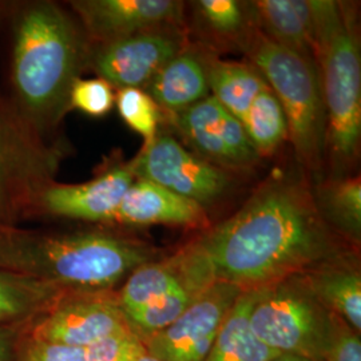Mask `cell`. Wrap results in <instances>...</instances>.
Returning <instances> with one entry per match:
<instances>
[{
  "label": "cell",
  "instance_id": "6da1fadb",
  "mask_svg": "<svg viewBox=\"0 0 361 361\" xmlns=\"http://www.w3.org/2000/svg\"><path fill=\"white\" fill-rule=\"evenodd\" d=\"M219 281L262 289L343 256L308 188L267 180L231 219L198 238Z\"/></svg>",
  "mask_w": 361,
  "mask_h": 361
},
{
  "label": "cell",
  "instance_id": "7c38bea8",
  "mask_svg": "<svg viewBox=\"0 0 361 361\" xmlns=\"http://www.w3.org/2000/svg\"><path fill=\"white\" fill-rule=\"evenodd\" d=\"M90 44L158 28H183L180 0H74L68 3Z\"/></svg>",
  "mask_w": 361,
  "mask_h": 361
},
{
  "label": "cell",
  "instance_id": "d6a6232c",
  "mask_svg": "<svg viewBox=\"0 0 361 361\" xmlns=\"http://www.w3.org/2000/svg\"><path fill=\"white\" fill-rule=\"evenodd\" d=\"M271 361H319L307 359V357H300V356H293V355H280L276 359Z\"/></svg>",
  "mask_w": 361,
  "mask_h": 361
},
{
  "label": "cell",
  "instance_id": "44dd1931",
  "mask_svg": "<svg viewBox=\"0 0 361 361\" xmlns=\"http://www.w3.org/2000/svg\"><path fill=\"white\" fill-rule=\"evenodd\" d=\"M202 58L210 95L243 123L250 104L268 83L252 65L216 56Z\"/></svg>",
  "mask_w": 361,
  "mask_h": 361
},
{
  "label": "cell",
  "instance_id": "4dcf8cb0",
  "mask_svg": "<svg viewBox=\"0 0 361 361\" xmlns=\"http://www.w3.org/2000/svg\"><path fill=\"white\" fill-rule=\"evenodd\" d=\"M25 324L0 325V361H15Z\"/></svg>",
  "mask_w": 361,
  "mask_h": 361
},
{
  "label": "cell",
  "instance_id": "8fae6325",
  "mask_svg": "<svg viewBox=\"0 0 361 361\" xmlns=\"http://www.w3.org/2000/svg\"><path fill=\"white\" fill-rule=\"evenodd\" d=\"M241 292L235 285L217 280L180 317L142 340L146 352L162 361L205 360Z\"/></svg>",
  "mask_w": 361,
  "mask_h": 361
},
{
  "label": "cell",
  "instance_id": "30bf717a",
  "mask_svg": "<svg viewBox=\"0 0 361 361\" xmlns=\"http://www.w3.org/2000/svg\"><path fill=\"white\" fill-rule=\"evenodd\" d=\"M186 49L182 28L143 31L107 43L90 44L87 70L116 90L142 89L174 56Z\"/></svg>",
  "mask_w": 361,
  "mask_h": 361
},
{
  "label": "cell",
  "instance_id": "ac0fdd59",
  "mask_svg": "<svg viewBox=\"0 0 361 361\" xmlns=\"http://www.w3.org/2000/svg\"><path fill=\"white\" fill-rule=\"evenodd\" d=\"M255 27L302 56L313 59V18L308 0H256L247 3Z\"/></svg>",
  "mask_w": 361,
  "mask_h": 361
},
{
  "label": "cell",
  "instance_id": "9c48e42d",
  "mask_svg": "<svg viewBox=\"0 0 361 361\" xmlns=\"http://www.w3.org/2000/svg\"><path fill=\"white\" fill-rule=\"evenodd\" d=\"M135 178L150 180L207 209L229 189L224 169L193 154L173 135L158 131L131 161Z\"/></svg>",
  "mask_w": 361,
  "mask_h": 361
},
{
  "label": "cell",
  "instance_id": "8992f818",
  "mask_svg": "<svg viewBox=\"0 0 361 361\" xmlns=\"http://www.w3.org/2000/svg\"><path fill=\"white\" fill-rule=\"evenodd\" d=\"M65 143L42 135L0 94V224L35 219L40 193L55 180Z\"/></svg>",
  "mask_w": 361,
  "mask_h": 361
},
{
  "label": "cell",
  "instance_id": "1f68e13d",
  "mask_svg": "<svg viewBox=\"0 0 361 361\" xmlns=\"http://www.w3.org/2000/svg\"><path fill=\"white\" fill-rule=\"evenodd\" d=\"M18 6H19V1L0 0V23L7 22Z\"/></svg>",
  "mask_w": 361,
  "mask_h": 361
},
{
  "label": "cell",
  "instance_id": "2e32d148",
  "mask_svg": "<svg viewBox=\"0 0 361 361\" xmlns=\"http://www.w3.org/2000/svg\"><path fill=\"white\" fill-rule=\"evenodd\" d=\"M207 222L205 207L200 204L154 182L135 178L121 201L113 224L200 228Z\"/></svg>",
  "mask_w": 361,
  "mask_h": 361
},
{
  "label": "cell",
  "instance_id": "cb8c5ba5",
  "mask_svg": "<svg viewBox=\"0 0 361 361\" xmlns=\"http://www.w3.org/2000/svg\"><path fill=\"white\" fill-rule=\"evenodd\" d=\"M320 214L355 244L361 235L360 177L332 180L322 188L319 194Z\"/></svg>",
  "mask_w": 361,
  "mask_h": 361
},
{
  "label": "cell",
  "instance_id": "836d02e7",
  "mask_svg": "<svg viewBox=\"0 0 361 361\" xmlns=\"http://www.w3.org/2000/svg\"><path fill=\"white\" fill-rule=\"evenodd\" d=\"M137 361H162L159 360V359H157V357H154V356H150L147 352H145L143 353L142 356H140L138 359H137Z\"/></svg>",
  "mask_w": 361,
  "mask_h": 361
},
{
  "label": "cell",
  "instance_id": "7402d4cb",
  "mask_svg": "<svg viewBox=\"0 0 361 361\" xmlns=\"http://www.w3.org/2000/svg\"><path fill=\"white\" fill-rule=\"evenodd\" d=\"M67 292L54 285L0 271V325L28 323Z\"/></svg>",
  "mask_w": 361,
  "mask_h": 361
},
{
  "label": "cell",
  "instance_id": "9a60e30c",
  "mask_svg": "<svg viewBox=\"0 0 361 361\" xmlns=\"http://www.w3.org/2000/svg\"><path fill=\"white\" fill-rule=\"evenodd\" d=\"M217 281L212 261L198 238L176 253L137 268L116 292L123 313L145 307L190 283Z\"/></svg>",
  "mask_w": 361,
  "mask_h": 361
},
{
  "label": "cell",
  "instance_id": "ba28073f",
  "mask_svg": "<svg viewBox=\"0 0 361 361\" xmlns=\"http://www.w3.org/2000/svg\"><path fill=\"white\" fill-rule=\"evenodd\" d=\"M130 331L116 292H67L23 328L28 337L85 349Z\"/></svg>",
  "mask_w": 361,
  "mask_h": 361
},
{
  "label": "cell",
  "instance_id": "4fadbf2b",
  "mask_svg": "<svg viewBox=\"0 0 361 361\" xmlns=\"http://www.w3.org/2000/svg\"><path fill=\"white\" fill-rule=\"evenodd\" d=\"M170 118L183 140L207 162L221 169L256 164L258 154L244 125L212 95Z\"/></svg>",
  "mask_w": 361,
  "mask_h": 361
},
{
  "label": "cell",
  "instance_id": "e0dca14e",
  "mask_svg": "<svg viewBox=\"0 0 361 361\" xmlns=\"http://www.w3.org/2000/svg\"><path fill=\"white\" fill-rule=\"evenodd\" d=\"M143 91L169 116L189 109L210 95L204 58L185 49L150 79Z\"/></svg>",
  "mask_w": 361,
  "mask_h": 361
},
{
  "label": "cell",
  "instance_id": "52a82bcc",
  "mask_svg": "<svg viewBox=\"0 0 361 361\" xmlns=\"http://www.w3.org/2000/svg\"><path fill=\"white\" fill-rule=\"evenodd\" d=\"M334 313L320 304L302 274L262 288L250 314L258 338L280 355L322 360Z\"/></svg>",
  "mask_w": 361,
  "mask_h": 361
},
{
  "label": "cell",
  "instance_id": "5b68a950",
  "mask_svg": "<svg viewBox=\"0 0 361 361\" xmlns=\"http://www.w3.org/2000/svg\"><path fill=\"white\" fill-rule=\"evenodd\" d=\"M245 50L250 65L283 106L297 157L308 168H319L326 143V116L314 61L271 42L256 27Z\"/></svg>",
  "mask_w": 361,
  "mask_h": 361
},
{
  "label": "cell",
  "instance_id": "484cf974",
  "mask_svg": "<svg viewBox=\"0 0 361 361\" xmlns=\"http://www.w3.org/2000/svg\"><path fill=\"white\" fill-rule=\"evenodd\" d=\"M116 106L122 121L149 143L158 133L161 110L142 89H121L116 92Z\"/></svg>",
  "mask_w": 361,
  "mask_h": 361
},
{
  "label": "cell",
  "instance_id": "7a4b0ae2",
  "mask_svg": "<svg viewBox=\"0 0 361 361\" xmlns=\"http://www.w3.org/2000/svg\"><path fill=\"white\" fill-rule=\"evenodd\" d=\"M7 95L50 140L70 109V91L87 70L90 43L77 18L49 0L19 1L10 19Z\"/></svg>",
  "mask_w": 361,
  "mask_h": 361
},
{
  "label": "cell",
  "instance_id": "5bb4252c",
  "mask_svg": "<svg viewBox=\"0 0 361 361\" xmlns=\"http://www.w3.org/2000/svg\"><path fill=\"white\" fill-rule=\"evenodd\" d=\"M134 180L131 161L107 166L97 177L83 183L54 180L39 195L35 217H59L110 225Z\"/></svg>",
  "mask_w": 361,
  "mask_h": 361
},
{
  "label": "cell",
  "instance_id": "f1b7e54d",
  "mask_svg": "<svg viewBox=\"0 0 361 361\" xmlns=\"http://www.w3.org/2000/svg\"><path fill=\"white\" fill-rule=\"evenodd\" d=\"M145 352L142 340L130 331L86 348V361H137Z\"/></svg>",
  "mask_w": 361,
  "mask_h": 361
},
{
  "label": "cell",
  "instance_id": "d6986e66",
  "mask_svg": "<svg viewBox=\"0 0 361 361\" xmlns=\"http://www.w3.org/2000/svg\"><path fill=\"white\" fill-rule=\"evenodd\" d=\"M312 295L356 332L361 331V274L347 257L329 259L302 273Z\"/></svg>",
  "mask_w": 361,
  "mask_h": 361
},
{
  "label": "cell",
  "instance_id": "277c9868",
  "mask_svg": "<svg viewBox=\"0 0 361 361\" xmlns=\"http://www.w3.org/2000/svg\"><path fill=\"white\" fill-rule=\"evenodd\" d=\"M313 18V59L323 94L326 143L345 164L359 152L361 138V58L352 15L344 3L308 0Z\"/></svg>",
  "mask_w": 361,
  "mask_h": 361
},
{
  "label": "cell",
  "instance_id": "603a6c76",
  "mask_svg": "<svg viewBox=\"0 0 361 361\" xmlns=\"http://www.w3.org/2000/svg\"><path fill=\"white\" fill-rule=\"evenodd\" d=\"M243 125L258 157L273 154L288 138V122L283 106L269 86L255 98Z\"/></svg>",
  "mask_w": 361,
  "mask_h": 361
},
{
  "label": "cell",
  "instance_id": "83f0119b",
  "mask_svg": "<svg viewBox=\"0 0 361 361\" xmlns=\"http://www.w3.org/2000/svg\"><path fill=\"white\" fill-rule=\"evenodd\" d=\"M15 361H86V349L32 338L22 332Z\"/></svg>",
  "mask_w": 361,
  "mask_h": 361
},
{
  "label": "cell",
  "instance_id": "ffe728a7",
  "mask_svg": "<svg viewBox=\"0 0 361 361\" xmlns=\"http://www.w3.org/2000/svg\"><path fill=\"white\" fill-rule=\"evenodd\" d=\"M261 290L240 293L204 361H271L280 356L279 352L265 345L250 326V314Z\"/></svg>",
  "mask_w": 361,
  "mask_h": 361
},
{
  "label": "cell",
  "instance_id": "3957f363",
  "mask_svg": "<svg viewBox=\"0 0 361 361\" xmlns=\"http://www.w3.org/2000/svg\"><path fill=\"white\" fill-rule=\"evenodd\" d=\"M158 256L154 246L116 233L44 232L0 224V271L68 292H116Z\"/></svg>",
  "mask_w": 361,
  "mask_h": 361
},
{
  "label": "cell",
  "instance_id": "4316f807",
  "mask_svg": "<svg viewBox=\"0 0 361 361\" xmlns=\"http://www.w3.org/2000/svg\"><path fill=\"white\" fill-rule=\"evenodd\" d=\"M114 90L101 78H79L70 91V109L92 118L107 116L116 104Z\"/></svg>",
  "mask_w": 361,
  "mask_h": 361
},
{
  "label": "cell",
  "instance_id": "d4e9b609",
  "mask_svg": "<svg viewBox=\"0 0 361 361\" xmlns=\"http://www.w3.org/2000/svg\"><path fill=\"white\" fill-rule=\"evenodd\" d=\"M193 4L207 34L213 38L233 40L245 50L255 30L247 3L237 0H200Z\"/></svg>",
  "mask_w": 361,
  "mask_h": 361
},
{
  "label": "cell",
  "instance_id": "f546056e",
  "mask_svg": "<svg viewBox=\"0 0 361 361\" xmlns=\"http://www.w3.org/2000/svg\"><path fill=\"white\" fill-rule=\"evenodd\" d=\"M323 361H361L360 334L334 313Z\"/></svg>",
  "mask_w": 361,
  "mask_h": 361
}]
</instances>
